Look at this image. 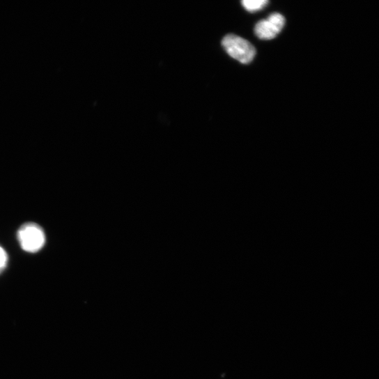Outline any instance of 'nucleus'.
<instances>
[{"mask_svg": "<svg viewBox=\"0 0 379 379\" xmlns=\"http://www.w3.org/2000/svg\"><path fill=\"white\" fill-rule=\"evenodd\" d=\"M222 45L232 58L244 64L251 63L256 54L255 47L249 41L233 34L225 36Z\"/></svg>", "mask_w": 379, "mask_h": 379, "instance_id": "obj_1", "label": "nucleus"}, {"mask_svg": "<svg viewBox=\"0 0 379 379\" xmlns=\"http://www.w3.org/2000/svg\"><path fill=\"white\" fill-rule=\"evenodd\" d=\"M17 236L22 248L30 253L40 251L46 241L44 231L34 223L23 225L19 230Z\"/></svg>", "mask_w": 379, "mask_h": 379, "instance_id": "obj_2", "label": "nucleus"}, {"mask_svg": "<svg viewBox=\"0 0 379 379\" xmlns=\"http://www.w3.org/2000/svg\"><path fill=\"white\" fill-rule=\"evenodd\" d=\"M284 24L286 19L279 13H273L256 24L255 34L262 40H272L281 32Z\"/></svg>", "mask_w": 379, "mask_h": 379, "instance_id": "obj_3", "label": "nucleus"}, {"mask_svg": "<svg viewBox=\"0 0 379 379\" xmlns=\"http://www.w3.org/2000/svg\"><path fill=\"white\" fill-rule=\"evenodd\" d=\"M268 3L266 0H243V7L249 13L259 11L264 8Z\"/></svg>", "mask_w": 379, "mask_h": 379, "instance_id": "obj_4", "label": "nucleus"}, {"mask_svg": "<svg viewBox=\"0 0 379 379\" xmlns=\"http://www.w3.org/2000/svg\"><path fill=\"white\" fill-rule=\"evenodd\" d=\"M8 262V254L2 247H0V273L6 269Z\"/></svg>", "mask_w": 379, "mask_h": 379, "instance_id": "obj_5", "label": "nucleus"}]
</instances>
